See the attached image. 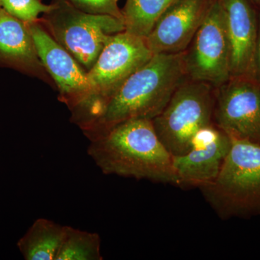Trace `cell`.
<instances>
[{
	"label": "cell",
	"instance_id": "16",
	"mask_svg": "<svg viewBox=\"0 0 260 260\" xmlns=\"http://www.w3.org/2000/svg\"><path fill=\"white\" fill-rule=\"evenodd\" d=\"M102 259L99 234L64 226V238L55 260Z\"/></svg>",
	"mask_w": 260,
	"mask_h": 260
},
{
	"label": "cell",
	"instance_id": "9",
	"mask_svg": "<svg viewBox=\"0 0 260 260\" xmlns=\"http://www.w3.org/2000/svg\"><path fill=\"white\" fill-rule=\"evenodd\" d=\"M27 25L39 59L57 87L59 101L71 111L80 107L90 95L88 72L54 40L41 20Z\"/></svg>",
	"mask_w": 260,
	"mask_h": 260
},
{
	"label": "cell",
	"instance_id": "20",
	"mask_svg": "<svg viewBox=\"0 0 260 260\" xmlns=\"http://www.w3.org/2000/svg\"><path fill=\"white\" fill-rule=\"evenodd\" d=\"M251 3H253L256 7H260V0H250Z\"/></svg>",
	"mask_w": 260,
	"mask_h": 260
},
{
	"label": "cell",
	"instance_id": "8",
	"mask_svg": "<svg viewBox=\"0 0 260 260\" xmlns=\"http://www.w3.org/2000/svg\"><path fill=\"white\" fill-rule=\"evenodd\" d=\"M215 95L214 124L231 138L260 145V80L231 77Z\"/></svg>",
	"mask_w": 260,
	"mask_h": 260
},
{
	"label": "cell",
	"instance_id": "6",
	"mask_svg": "<svg viewBox=\"0 0 260 260\" xmlns=\"http://www.w3.org/2000/svg\"><path fill=\"white\" fill-rule=\"evenodd\" d=\"M215 101L213 86L188 79L152 120L159 139L173 156L185 154L197 133L214 124Z\"/></svg>",
	"mask_w": 260,
	"mask_h": 260
},
{
	"label": "cell",
	"instance_id": "7",
	"mask_svg": "<svg viewBox=\"0 0 260 260\" xmlns=\"http://www.w3.org/2000/svg\"><path fill=\"white\" fill-rule=\"evenodd\" d=\"M188 78L218 88L230 79L231 54L220 0H214L184 52Z\"/></svg>",
	"mask_w": 260,
	"mask_h": 260
},
{
	"label": "cell",
	"instance_id": "12",
	"mask_svg": "<svg viewBox=\"0 0 260 260\" xmlns=\"http://www.w3.org/2000/svg\"><path fill=\"white\" fill-rule=\"evenodd\" d=\"M220 2L230 47L232 77H256L258 37L256 7L250 0Z\"/></svg>",
	"mask_w": 260,
	"mask_h": 260
},
{
	"label": "cell",
	"instance_id": "19",
	"mask_svg": "<svg viewBox=\"0 0 260 260\" xmlns=\"http://www.w3.org/2000/svg\"><path fill=\"white\" fill-rule=\"evenodd\" d=\"M256 77L260 80V7L258 13V37L257 47H256Z\"/></svg>",
	"mask_w": 260,
	"mask_h": 260
},
{
	"label": "cell",
	"instance_id": "21",
	"mask_svg": "<svg viewBox=\"0 0 260 260\" xmlns=\"http://www.w3.org/2000/svg\"><path fill=\"white\" fill-rule=\"evenodd\" d=\"M1 8H1V5H0V9H1Z\"/></svg>",
	"mask_w": 260,
	"mask_h": 260
},
{
	"label": "cell",
	"instance_id": "1",
	"mask_svg": "<svg viewBox=\"0 0 260 260\" xmlns=\"http://www.w3.org/2000/svg\"><path fill=\"white\" fill-rule=\"evenodd\" d=\"M88 154L105 174L179 186L173 155L159 139L153 121H123L90 141Z\"/></svg>",
	"mask_w": 260,
	"mask_h": 260
},
{
	"label": "cell",
	"instance_id": "3",
	"mask_svg": "<svg viewBox=\"0 0 260 260\" xmlns=\"http://www.w3.org/2000/svg\"><path fill=\"white\" fill-rule=\"evenodd\" d=\"M153 56L145 39L125 30L112 35L88 71L90 95L71 111L72 121L83 131L90 127L126 80Z\"/></svg>",
	"mask_w": 260,
	"mask_h": 260
},
{
	"label": "cell",
	"instance_id": "18",
	"mask_svg": "<svg viewBox=\"0 0 260 260\" xmlns=\"http://www.w3.org/2000/svg\"><path fill=\"white\" fill-rule=\"evenodd\" d=\"M73 6L85 13L111 15L123 20L122 12L118 6V0H68Z\"/></svg>",
	"mask_w": 260,
	"mask_h": 260
},
{
	"label": "cell",
	"instance_id": "13",
	"mask_svg": "<svg viewBox=\"0 0 260 260\" xmlns=\"http://www.w3.org/2000/svg\"><path fill=\"white\" fill-rule=\"evenodd\" d=\"M0 66L48 79L28 25L0 9Z\"/></svg>",
	"mask_w": 260,
	"mask_h": 260
},
{
	"label": "cell",
	"instance_id": "14",
	"mask_svg": "<svg viewBox=\"0 0 260 260\" xmlns=\"http://www.w3.org/2000/svg\"><path fill=\"white\" fill-rule=\"evenodd\" d=\"M64 235V226L39 218L18 241V247L26 260H55Z\"/></svg>",
	"mask_w": 260,
	"mask_h": 260
},
{
	"label": "cell",
	"instance_id": "11",
	"mask_svg": "<svg viewBox=\"0 0 260 260\" xmlns=\"http://www.w3.org/2000/svg\"><path fill=\"white\" fill-rule=\"evenodd\" d=\"M214 0H178L160 17L148 37L147 45L153 54L184 52Z\"/></svg>",
	"mask_w": 260,
	"mask_h": 260
},
{
	"label": "cell",
	"instance_id": "2",
	"mask_svg": "<svg viewBox=\"0 0 260 260\" xmlns=\"http://www.w3.org/2000/svg\"><path fill=\"white\" fill-rule=\"evenodd\" d=\"M184 52L153 54L123 84L102 115L83 131L85 136L93 141L123 121L153 120L158 116L178 88L189 79Z\"/></svg>",
	"mask_w": 260,
	"mask_h": 260
},
{
	"label": "cell",
	"instance_id": "4",
	"mask_svg": "<svg viewBox=\"0 0 260 260\" xmlns=\"http://www.w3.org/2000/svg\"><path fill=\"white\" fill-rule=\"evenodd\" d=\"M231 140L230 150L218 177L200 188L212 208L225 218L260 213V145Z\"/></svg>",
	"mask_w": 260,
	"mask_h": 260
},
{
	"label": "cell",
	"instance_id": "5",
	"mask_svg": "<svg viewBox=\"0 0 260 260\" xmlns=\"http://www.w3.org/2000/svg\"><path fill=\"white\" fill-rule=\"evenodd\" d=\"M52 5L41 23L87 72L110 37L124 30V21L115 17L85 13L68 0H56Z\"/></svg>",
	"mask_w": 260,
	"mask_h": 260
},
{
	"label": "cell",
	"instance_id": "15",
	"mask_svg": "<svg viewBox=\"0 0 260 260\" xmlns=\"http://www.w3.org/2000/svg\"><path fill=\"white\" fill-rule=\"evenodd\" d=\"M178 0H126L121 10L124 30L146 39L160 17Z\"/></svg>",
	"mask_w": 260,
	"mask_h": 260
},
{
	"label": "cell",
	"instance_id": "17",
	"mask_svg": "<svg viewBox=\"0 0 260 260\" xmlns=\"http://www.w3.org/2000/svg\"><path fill=\"white\" fill-rule=\"evenodd\" d=\"M0 5L7 13L26 24L39 21V15L49 13L53 8L41 0H0Z\"/></svg>",
	"mask_w": 260,
	"mask_h": 260
},
{
	"label": "cell",
	"instance_id": "10",
	"mask_svg": "<svg viewBox=\"0 0 260 260\" xmlns=\"http://www.w3.org/2000/svg\"><path fill=\"white\" fill-rule=\"evenodd\" d=\"M230 137L215 124L202 128L194 135L185 154L173 156L179 186L202 188L218 177L230 150Z\"/></svg>",
	"mask_w": 260,
	"mask_h": 260
}]
</instances>
